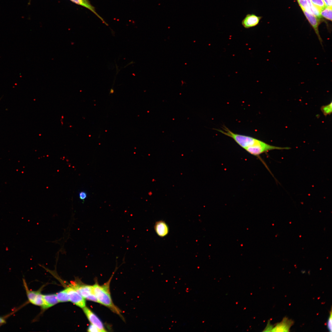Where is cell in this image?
<instances>
[{
	"label": "cell",
	"instance_id": "6",
	"mask_svg": "<svg viewBox=\"0 0 332 332\" xmlns=\"http://www.w3.org/2000/svg\"><path fill=\"white\" fill-rule=\"evenodd\" d=\"M262 17L254 14H247L242 21V25L245 28L248 29L257 26Z\"/></svg>",
	"mask_w": 332,
	"mask_h": 332
},
{
	"label": "cell",
	"instance_id": "11",
	"mask_svg": "<svg viewBox=\"0 0 332 332\" xmlns=\"http://www.w3.org/2000/svg\"><path fill=\"white\" fill-rule=\"evenodd\" d=\"M43 297L44 304L42 307L44 309L50 307L59 302L56 294L43 295Z\"/></svg>",
	"mask_w": 332,
	"mask_h": 332
},
{
	"label": "cell",
	"instance_id": "26",
	"mask_svg": "<svg viewBox=\"0 0 332 332\" xmlns=\"http://www.w3.org/2000/svg\"></svg>",
	"mask_w": 332,
	"mask_h": 332
},
{
	"label": "cell",
	"instance_id": "18",
	"mask_svg": "<svg viewBox=\"0 0 332 332\" xmlns=\"http://www.w3.org/2000/svg\"><path fill=\"white\" fill-rule=\"evenodd\" d=\"M32 303L35 305L43 306L44 304L43 295L40 292L38 294Z\"/></svg>",
	"mask_w": 332,
	"mask_h": 332
},
{
	"label": "cell",
	"instance_id": "4",
	"mask_svg": "<svg viewBox=\"0 0 332 332\" xmlns=\"http://www.w3.org/2000/svg\"><path fill=\"white\" fill-rule=\"evenodd\" d=\"M66 289L69 296V301L80 307L83 308L85 306V300L80 294L71 287Z\"/></svg>",
	"mask_w": 332,
	"mask_h": 332
},
{
	"label": "cell",
	"instance_id": "12",
	"mask_svg": "<svg viewBox=\"0 0 332 332\" xmlns=\"http://www.w3.org/2000/svg\"><path fill=\"white\" fill-rule=\"evenodd\" d=\"M24 285L27 293V296L30 302L32 303L39 291H35L29 290L27 287L25 281L23 280Z\"/></svg>",
	"mask_w": 332,
	"mask_h": 332
},
{
	"label": "cell",
	"instance_id": "10",
	"mask_svg": "<svg viewBox=\"0 0 332 332\" xmlns=\"http://www.w3.org/2000/svg\"><path fill=\"white\" fill-rule=\"evenodd\" d=\"M71 2L78 5L85 7L92 12L98 17L104 23L108 25L104 19L96 12L94 7L90 3L89 0H69Z\"/></svg>",
	"mask_w": 332,
	"mask_h": 332
},
{
	"label": "cell",
	"instance_id": "2",
	"mask_svg": "<svg viewBox=\"0 0 332 332\" xmlns=\"http://www.w3.org/2000/svg\"><path fill=\"white\" fill-rule=\"evenodd\" d=\"M290 149L289 147H282L269 144L262 141L259 140L258 142L253 146L246 148L245 150L250 154L259 156L260 155L275 149L283 150Z\"/></svg>",
	"mask_w": 332,
	"mask_h": 332
},
{
	"label": "cell",
	"instance_id": "7",
	"mask_svg": "<svg viewBox=\"0 0 332 332\" xmlns=\"http://www.w3.org/2000/svg\"><path fill=\"white\" fill-rule=\"evenodd\" d=\"M302 10L310 23L313 28L321 45H322V40L319 34L318 30V27L319 24V20H318V18L314 15L310 14L304 10Z\"/></svg>",
	"mask_w": 332,
	"mask_h": 332
},
{
	"label": "cell",
	"instance_id": "25",
	"mask_svg": "<svg viewBox=\"0 0 332 332\" xmlns=\"http://www.w3.org/2000/svg\"><path fill=\"white\" fill-rule=\"evenodd\" d=\"M5 320L2 318L0 317V324L3 323H5Z\"/></svg>",
	"mask_w": 332,
	"mask_h": 332
},
{
	"label": "cell",
	"instance_id": "8",
	"mask_svg": "<svg viewBox=\"0 0 332 332\" xmlns=\"http://www.w3.org/2000/svg\"><path fill=\"white\" fill-rule=\"evenodd\" d=\"M292 320L286 317L284 318L282 321L277 324L272 329V332H288L292 325Z\"/></svg>",
	"mask_w": 332,
	"mask_h": 332
},
{
	"label": "cell",
	"instance_id": "9",
	"mask_svg": "<svg viewBox=\"0 0 332 332\" xmlns=\"http://www.w3.org/2000/svg\"><path fill=\"white\" fill-rule=\"evenodd\" d=\"M154 229L157 235L161 237L166 236L169 231L168 224L164 221L162 220L158 221L156 222Z\"/></svg>",
	"mask_w": 332,
	"mask_h": 332
},
{
	"label": "cell",
	"instance_id": "22",
	"mask_svg": "<svg viewBox=\"0 0 332 332\" xmlns=\"http://www.w3.org/2000/svg\"><path fill=\"white\" fill-rule=\"evenodd\" d=\"M87 196L86 193L84 191H81L79 193V197L80 199L84 201V200Z\"/></svg>",
	"mask_w": 332,
	"mask_h": 332
},
{
	"label": "cell",
	"instance_id": "5",
	"mask_svg": "<svg viewBox=\"0 0 332 332\" xmlns=\"http://www.w3.org/2000/svg\"><path fill=\"white\" fill-rule=\"evenodd\" d=\"M83 310L92 324L96 326L101 332L106 331L102 321L89 308L85 306L83 308Z\"/></svg>",
	"mask_w": 332,
	"mask_h": 332
},
{
	"label": "cell",
	"instance_id": "24",
	"mask_svg": "<svg viewBox=\"0 0 332 332\" xmlns=\"http://www.w3.org/2000/svg\"><path fill=\"white\" fill-rule=\"evenodd\" d=\"M310 8L311 7L313 4H312L311 0H306Z\"/></svg>",
	"mask_w": 332,
	"mask_h": 332
},
{
	"label": "cell",
	"instance_id": "17",
	"mask_svg": "<svg viewBox=\"0 0 332 332\" xmlns=\"http://www.w3.org/2000/svg\"><path fill=\"white\" fill-rule=\"evenodd\" d=\"M332 102H331L329 104L321 107V110L324 116H326L331 113L332 111Z\"/></svg>",
	"mask_w": 332,
	"mask_h": 332
},
{
	"label": "cell",
	"instance_id": "21",
	"mask_svg": "<svg viewBox=\"0 0 332 332\" xmlns=\"http://www.w3.org/2000/svg\"><path fill=\"white\" fill-rule=\"evenodd\" d=\"M273 326L271 325L270 322H268L267 323V325L263 331V332H270L271 331L272 329L273 328Z\"/></svg>",
	"mask_w": 332,
	"mask_h": 332
},
{
	"label": "cell",
	"instance_id": "20",
	"mask_svg": "<svg viewBox=\"0 0 332 332\" xmlns=\"http://www.w3.org/2000/svg\"><path fill=\"white\" fill-rule=\"evenodd\" d=\"M88 331L91 332H101V330L96 326L91 324L88 328Z\"/></svg>",
	"mask_w": 332,
	"mask_h": 332
},
{
	"label": "cell",
	"instance_id": "3",
	"mask_svg": "<svg viewBox=\"0 0 332 332\" xmlns=\"http://www.w3.org/2000/svg\"><path fill=\"white\" fill-rule=\"evenodd\" d=\"M71 287L80 294L83 298L88 300L98 302L94 294L92 286L88 285H73Z\"/></svg>",
	"mask_w": 332,
	"mask_h": 332
},
{
	"label": "cell",
	"instance_id": "23",
	"mask_svg": "<svg viewBox=\"0 0 332 332\" xmlns=\"http://www.w3.org/2000/svg\"><path fill=\"white\" fill-rule=\"evenodd\" d=\"M326 7H332V0H323Z\"/></svg>",
	"mask_w": 332,
	"mask_h": 332
},
{
	"label": "cell",
	"instance_id": "14",
	"mask_svg": "<svg viewBox=\"0 0 332 332\" xmlns=\"http://www.w3.org/2000/svg\"><path fill=\"white\" fill-rule=\"evenodd\" d=\"M320 14L326 19L332 20V7H326L320 11Z\"/></svg>",
	"mask_w": 332,
	"mask_h": 332
},
{
	"label": "cell",
	"instance_id": "16",
	"mask_svg": "<svg viewBox=\"0 0 332 332\" xmlns=\"http://www.w3.org/2000/svg\"><path fill=\"white\" fill-rule=\"evenodd\" d=\"M312 4L320 11L326 6L323 0H311Z\"/></svg>",
	"mask_w": 332,
	"mask_h": 332
},
{
	"label": "cell",
	"instance_id": "15",
	"mask_svg": "<svg viewBox=\"0 0 332 332\" xmlns=\"http://www.w3.org/2000/svg\"><path fill=\"white\" fill-rule=\"evenodd\" d=\"M297 0L302 10H304L309 14H313L306 0Z\"/></svg>",
	"mask_w": 332,
	"mask_h": 332
},
{
	"label": "cell",
	"instance_id": "1",
	"mask_svg": "<svg viewBox=\"0 0 332 332\" xmlns=\"http://www.w3.org/2000/svg\"><path fill=\"white\" fill-rule=\"evenodd\" d=\"M111 279L102 285L95 283L92 286L93 292L98 303L108 307L113 312L120 315L121 310L114 304L111 297L109 290Z\"/></svg>",
	"mask_w": 332,
	"mask_h": 332
},
{
	"label": "cell",
	"instance_id": "13",
	"mask_svg": "<svg viewBox=\"0 0 332 332\" xmlns=\"http://www.w3.org/2000/svg\"><path fill=\"white\" fill-rule=\"evenodd\" d=\"M56 295L58 301L59 302L69 301V296L66 289L59 292Z\"/></svg>",
	"mask_w": 332,
	"mask_h": 332
},
{
	"label": "cell",
	"instance_id": "19",
	"mask_svg": "<svg viewBox=\"0 0 332 332\" xmlns=\"http://www.w3.org/2000/svg\"><path fill=\"white\" fill-rule=\"evenodd\" d=\"M332 310H331L330 311V315L328 319L327 322V327L328 330L330 332L332 331Z\"/></svg>",
	"mask_w": 332,
	"mask_h": 332
}]
</instances>
